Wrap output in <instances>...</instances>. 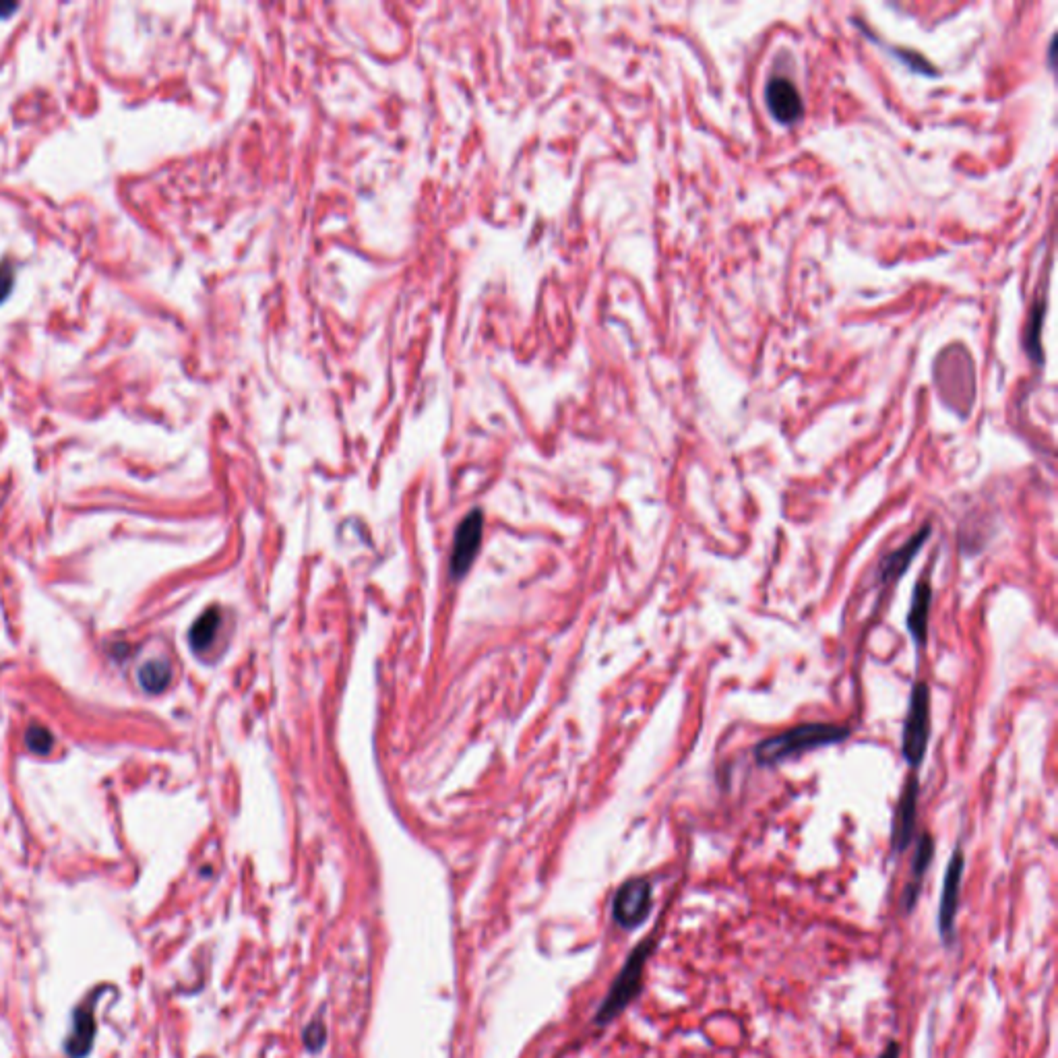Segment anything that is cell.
Here are the masks:
<instances>
[{"label": "cell", "mask_w": 1058, "mask_h": 1058, "mask_svg": "<svg viewBox=\"0 0 1058 1058\" xmlns=\"http://www.w3.org/2000/svg\"><path fill=\"white\" fill-rule=\"evenodd\" d=\"M765 102H767L771 116L782 124L796 122L804 112L800 91L788 77L769 79L765 87Z\"/></svg>", "instance_id": "7"}, {"label": "cell", "mask_w": 1058, "mask_h": 1058, "mask_svg": "<svg viewBox=\"0 0 1058 1058\" xmlns=\"http://www.w3.org/2000/svg\"><path fill=\"white\" fill-rule=\"evenodd\" d=\"M932 858H935V839H932L930 833H924V835H920L916 852H914L910 883L906 885L904 895H901V908H904L906 912H912L916 908V901H918L920 887H922V879L926 875V870H928Z\"/></svg>", "instance_id": "11"}, {"label": "cell", "mask_w": 1058, "mask_h": 1058, "mask_svg": "<svg viewBox=\"0 0 1058 1058\" xmlns=\"http://www.w3.org/2000/svg\"><path fill=\"white\" fill-rule=\"evenodd\" d=\"M930 738V689L926 682H916L910 695L904 732H901V753L908 765L918 769L926 757Z\"/></svg>", "instance_id": "3"}, {"label": "cell", "mask_w": 1058, "mask_h": 1058, "mask_svg": "<svg viewBox=\"0 0 1058 1058\" xmlns=\"http://www.w3.org/2000/svg\"><path fill=\"white\" fill-rule=\"evenodd\" d=\"M930 604H932V585H930V579L924 575L918 579L914 587L912 606L908 612V631L918 647H922L928 639Z\"/></svg>", "instance_id": "12"}, {"label": "cell", "mask_w": 1058, "mask_h": 1058, "mask_svg": "<svg viewBox=\"0 0 1058 1058\" xmlns=\"http://www.w3.org/2000/svg\"><path fill=\"white\" fill-rule=\"evenodd\" d=\"M653 908V887L645 877H633L622 883L612 899V918L625 928L635 930L641 926Z\"/></svg>", "instance_id": "4"}, {"label": "cell", "mask_w": 1058, "mask_h": 1058, "mask_svg": "<svg viewBox=\"0 0 1058 1058\" xmlns=\"http://www.w3.org/2000/svg\"><path fill=\"white\" fill-rule=\"evenodd\" d=\"M899 1054H901V1046L895 1040H891L879 1058H899Z\"/></svg>", "instance_id": "19"}, {"label": "cell", "mask_w": 1058, "mask_h": 1058, "mask_svg": "<svg viewBox=\"0 0 1058 1058\" xmlns=\"http://www.w3.org/2000/svg\"><path fill=\"white\" fill-rule=\"evenodd\" d=\"M98 994H91L89 1001L79 1005L73 1015V1030L67 1040V1052L71 1058H85L96 1038V1019H93V1001Z\"/></svg>", "instance_id": "10"}, {"label": "cell", "mask_w": 1058, "mask_h": 1058, "mask_svg": "<svg viewBox=\"0 0 1058 1058\" xmlns=\"http://www.w3.org/2000/svg\"><path fill=\"white\" fill-rule=\"evenodd\" d=\"M13 9H15L13 3H7V5L0 3V13H7V11H13Z\"/></svg>", "instance_id": "20"}, {"label": "cell", "mask_w": 1058, "mask_h": 1058, "mask_svg": "<svg viewBox=\"0 0 1058 1058\" xmlns=\"http://www.w3.org/2000/svg\"><path fill=\"white\" fill-rule=\"evenodd\" d=\"M1042 317H1044V302H1040V304L1034 308L1032 319H1030V325H1028V350H1030V354H1032L1034 360H1040V356H1038V350H1040L1038 333H1040Z\"/></svg>", "instance_id": "16"}, {"label": "cell", "mask_w": 1058, "mask_h": 1058, "mask_svg": "<svg viewBox=\"0 0 1058 1058\" xmlns=\"http://www.w3.org/2000/svg\"><path fill=\"white\" fill-rule=\"evenodd\" d=\"M172 678L170 664L164 660H149L139 670V682L147 693H162Z\"/></svg>", "instance_id": "14"}, {"label": "cell", "mask_w": 1058, "mask_h": 1058, "mask_svg": "<svg viewBox=\"0 0 1058 1058\" xmlns=\"http://www.w3.org/2000/svg\"><path fill=\"white\" fill-rule=\"evenodd\" d=\"M963 868H966V856H963L961 848H955L943 881V893H941V904H939V916L937 926L939 935L945 945H951L955 939V918L959 908V891H961V879H963Z\"/></svg>", "instance_id": "5"}, {"label": "cell", "mask_w": 1058, "mask_h": 1058, "mask_svg": "<svg viewBox=\"0 0 1058 1058\" xmlns=\"http://www.w3.org/2000/svg\"><path fill=\"white\" fill-rule=\"evenodd\" d=\"M932 532L930 525H924L918 529V534H914L904 546H899L897 550H893L891 554H887L883 558V563L879 567V579L883 583H891V581H897L906 575V571L910 569L912 560L916 558V554L922 550V546L926 544L928 536Z\"/></svg>", "instance_id": "9"}, {"label": "cell", "mask_w": 1058, "mask_h": 1058, "mask_svg": "<svg viewBox=\"0 0 1058 1058\" xmlns=\"http://www.w3.org/2000/svg\"><path fill=\"white\" fill-rule=\"evenodd\" d=\"M848 736H850V730L844 726H837V724H823V722L800 724L786 732L773 734L761 740L755 746L753 755L759 765L769 767V765L796 759L804 753L823 749V746L844 742Z\"/></svg>", "instance_id": "1"}, {"label": "cell", "mask_w": 1058, "mask_h": 1058, "mask_svg": "<svg viewBox=\"0 0 1058 1058\" xmlns=\"http://www.w3.org/2000/svg\"><path fill=\"white\" fill-rule=\"evenodd\" d=\"M656 945H658L656 939L647 937L631 951V955L625 961V966H622V970L618 972L616 980L612 982L606 994V999L602 1001L596 1013L598 1025H608L637 999V994L643 988V974H645L647 959L651 957L653 951H656Z\"/></svg>", "instance_id": "2"}, {"label": "cell", "mask_w": 1058, "mask_h": 1058, "mask_svg": "<svg viewBox=\"0 0 1058 1058\" xmlns=\"http://www.w3.org/2000/svg\"><path fill=\"white\" fill-rule=\"evenodd\" d=\"M13 286V267L9 263L0 265V300H3Z\"/></svg>", "instance_id": "18"}, {"label": "cell", "mask_w": 1058, "mask_h": 1058, "mask_svg": "<svg viewBox=\"0 0 1058 1058\" xmlns=\"http://www.w3.org/2000/svg\"><path fill=\"white\" fill-rule=\"evenodd\" d=\"M304 1044L308 1050H313V1052H317L325 1044V1025L321 1021L308 1025V1030L304 1032Z\"/></svg>", "instance_id": "17"}, {"label": "cell", "mask_w": 1058, "mask_h": 1058, "mask_svg": "<svg viewBox=\"0 0 1058 1058\" xmlns=\"http://www.w3.org/2000/svg\"><path fill=\"white\" fill-rule=\"evenodd\" d=\"M482 542V515L480 511L465 517L455 534V544L451 552V573L453 577H463L474 563L476 552Z\"/></svg>", "instance_id": "8"}, {"label": "cell", "mask_w": 1058, "mask_h": 1058, "mask_svg": "<svg viewBox=\"0 0 1058 1058\" xmlns=\"http://www.w3.org/2000/svg\"><path fill=\"white\" fill-rule=\"evenodd\" d=\"M918 794H920L918 777L910 775L906 780L904 792H901V798L897 802V811H895L893 829H891V844L897 854H904L912 842L916 815H918Z\"/></svg>", "instance_id": "6"}, {"label": "cell", "mask_w": 1058, "mask_h": 1058, "mask_svg": "<svg viewBox=\"0 0 1058 1058\" xmlns=\"http://www.w3.org/2000/svg\"><path fill=\"white\" fill-rule=\"evenodd\" d=\"M220 620H222V614L217 608H209L207 612H203L199 616V620L195 622L193 629H191V635H189L191 647L197 653L205 651L213 643V637H215L217 629H220Z\"/></svg>", "instance_id": "13"}, {"label": "cell", "mask_w": 1058, "mask_h": 1058, "mask_svg": "<svg viewBox=\"0 0 1058 1058\" xmlns=\"http://www.w3.org/2000/svg\"><path fill=\"white\" fill-rule=\"evenodd\" d=\"M25 744L31 753L36 755H48L52 751L54 738L42 724H31L25 730Z\"/></svg>", "instance_id": "15"}]
</instances>
